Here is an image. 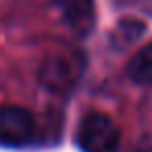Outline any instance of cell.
Instances as JSON below:
<instances>
[{
    "label": "cell",
    "instance_id": "cell-5",
    "mask_svg": "<svg viewBox=\"0 0 152 152\" xmlns=\"http://www.w3.org/2000/svg\"><path fill=\"white\" fill-rule=\"evenodd\" d=\"M127 75L131 81L140 86L152 83V42L146 44L142 50H137V54H133V58L127 65Z\"/></svg>",
    "mask_w": 152,
    "mask_h": 152
},
{
    "label": "cell",
    "instance_id": "cell-6",
    "mask_svg": "<svg viewBox=\"0 0 152 152\" xmlns=\"http://www.w3.org/2000/svg\"><path fill=\"white\" fill-rule=\"evenodd\" d=\"M146 31L144 23L140 19H123L117 23V27L110 34V44L115 50H123L127 46H131L142 34Z\"/></svg>",
    "mask_w": 152,
    "mask_h": 152
},
{
    "label": "cell",
    "instance_id": "cell-1",
    "mask_svg": "<svg viewBox=\"0 0 152 152\" xmlns=\"http://www.w3.org/2000/svg\"><path fill=\"white\" fill-rule=\"evenodd\" d=\"M86 56L81 52H52L42 61L38 81L54 94H69L81 81Z\"/></svg>",
    "mask_w": 152,
    "mask_h": 152
},
{
    "label": "cell",
    "instance_id": "cell-2",
    "mask_svg": "<svg viewBox=\"0 0 152 152\" xmlns=\"http://www.w3.org/2000/svg\"><path fill=\"white\" fill-rule=\"evenodd\" d=\"M121 142L117 123L104 113H90L77 127V146L83 152H115Z\"/></svg>",
    "mask_w": 152,
    "mask_h": 152
},
{
    "label": "cell",
    "instance_id": "cell-4",
    "mask_svg": "<svg viewBox=\"0 0 152 152\" xmlns=\"http://www.w3.org/2000/svg\"><path fill=\"white\" fill-rule=\"evenodd\" d=\"M58 13L75 34H90L96 21L94 0H58Z\"/></svg>",
    "mask_w": 152,
    "mask_h": 152
},
{
    "label": "cell",
    "instance_id": "cell-3",
    "mask_svg": "<svg viewBox=\"0 0 152 152\" xmlns=\"http://www.w3.org/2000/svg\"><path fill=\"white\" fill-rule=\"evenodd\" d=\"M36 127L34 115L17 104L0 106V142L4 144H21L31 137Z\"/></svg>",
    "mask_w": 152,
    "mask_h": 152
}]
</instances>
